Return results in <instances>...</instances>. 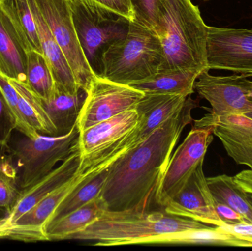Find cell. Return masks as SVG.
<instances>
[{
  "instance_id": "cell-1",
  "label": "cell",
  "mask_w": 252,
  "mask_h": 251,
  "mask_svg": "<svg viewBox=\"0 0 252 251\" xmlns=\"http://www.w3.org/2000/svg\"><path fill=\"white\" fill-rule=\"evenodd\" d=\"M198 106L199 100L189 96L182 109L113 162L100 195L107 211L151 209L173 149L185 127L193 122L191 112Z\"/></svg>"
},
{
  "instance_id": "cell-2",
  "label": "cell",
  "mask_w": 252,
  "mask_h": 251,
  "mask_svg": "<svg viewBox=\"0 0 252 251\" xmlns=\"http://www.w3.org/2000/svg\"><path fill=\"white\" fill-rule=\"evenodd\" d=\"M207 27L191 0H158L154 31L164 53L159 72L201 73L210 70L207 63Z\"/></svg>"
},
{
  "instance_id": "cell-3",
  "label": "cell",
  "mask_w": 252,
  "mask_h": 251,
  "mask_svg": "<svg viewBox=\"0 0 252 251\" xmlns=\"http://www.w3.org/2000/svg\"><path fill=\"white\" fill-rule=\"evenodd\" d=\"M199 221L159 211H105L85 229L68 240L95 242L94 246L148 244L153 237L192 228H206Z\"/></svg>"
},
{
  "instance_id": "cell-4",
  "label": "cell",
  "mask_w": 252,
  "mask_h": 251,
  "mask_svg": "<svg viewBox=\"0 0 252 251\" xmlns=\"http://www.w3.org/2000/svg\"><path fill=\"white\" fill-rule=\"evenodd\" d=\"M163 63L162 46L157 34L135 19L130 22L127 35L103 52L100 76L129 85L154 76Z\"/></svg>"
},
{
  "instance_id": "cell-5",
  "label": "cell",
  "mask_w": 252,
  "mask_h": 251,
  "mask_svg": "<svg viewBox=\"0 0 252 251\" xmlns=\"http://www.w3.org/2000/svg\"><path fill=\"white\" fill-rule=\"evenodd\" d=\"M120 155L111 149L81 157L73 176L52 192L31 210L8 225H0V239L26 243L47 241L44 225L63 199L96 174L112 165Z\"/></svg>"
},
{
  "instance_id": "cell-6",
  "label": "cell",
  "mask_w": 252,
  "mask_h": 251,
  "mask_svg": "<svg viewBox=\"0 0 252 251\" xmlns=\"http://www.w3.org/2000/svg\"><path fill=\"white\" fill-rule=\"evenodd\" d=\"M80 130L74 126L66 135L40 134L31 139L23 135L10 144L8 153L16 171L19 190L31 187L48 175L59 162H63L71 153L79 148Z\"/></svg>"
},
{
  "instance_id": "cell-7",
  "label": "cell",
  "mask_w": 252,
  "mask_h": 251,
  "mask_svg": "<svg viewBox=\"0 0 252 251\" xmlns=\"http://www.w3.org/2000/svg\"><path fill=\"white\" fill-rule=\"evenodd\" d=\"M81 47L92 69L101 72L103 52L127 35L130 22L92 0H69Z\"/></svg>"
},
{
  "instance_id": "cell-8",
  "label": "cell",
  "mask_w": 252,
  "mask_h": 251,
  "mask_svg": "<svg viewBox=\"0 0 252 251\" xmlns=\"http://www.w3.org/2000/svg\"><path fill=\"white\" fill-rule=\"evenodd\" d=\"M56 42L64 54L80 88L87 91L96 74L81 47L69 0H35Z\"/></svg>"
},
{
  "instance_id": "cell-9",
  "label": "cell",
  "mask_w": 252,
  "mask_h": 251,
  "mask_svg": "<svg viewBox=\"0 0 252 251\" xmlns=\"http://www.w3.org/2000/svg\"><path fill=\"white\" fill-rule=\"evenodd\" d=\"M87 93L77 121L80 132L126 111L134 109L145 95L130 85L113 82L100 75L94 77Z\"/></svg>"
},
{
  "instance_id": "cell-10",
  "label": "cell",
  "mask_w": 252,
  "mask_h": 251,
  "mask_svg": "<svg viewBox=\"0 0 252 251\" xmlns=\"http://www.w3.org/2000/svg\"><path fill=\"white\" fill-rule=\"evenodd\" d=\"M213 140L211 127H192L183 142L170 157L156 195L155 203L162 208L166 200L186 184L198 165L204 162Z\"/></svg>"
},
{
  "instance_id": "cell-11",
  "label": "cell",
  "mask_w": 252,
  "mask_h": 251,
  "mask_svg": "<svg viewBox=\"0 0 252 251\" xmlns=\"http://www.w3.org/2000/svg\"><path fill=\"white\" fill-rule=\"evenodd\" d=\"M242 74L215 76L204 70L198 75L194 89L209 102L210 113L214 116L242 115L252 111L250 97L251 80Z\"/></svg>"
},
{
  "instance_id": "cell-12",
  "label": "cell",
  "mask_w": 252,
  "mask_h": 251,
  "mask_svg": "<svg viewBox=\"0 0 252 251\" xmlns=\"http://www.w3.org/2000/svg\"><path fill=\"white\" fill-rule=\"evenodd\" d=\"M209 69L252 75V29L207 27Z\"/></svg>"
},
{
  "instance_id": "cell-13",
  "label": "cell",
  "mask_w": 252,
  "mask_h": 251,
  "mask_svg": "<svg viewBox=\"0 0 252 251\" xmlns=\"http://www.w3.org/2000/svg\"><path fill=\"white\" fill-rule=\"evenodd\" d=\"M161 209L170 215L190 218L207 225L221 226L213 195L203 171V163L198 165L183 187L169 197Z\"/></svg>"
},
{
  "instance_id": "cell-14",
  "label": "cell",
  "mask_w": 252,
  "mask_h": 251,
  "mask_svg": "<svg viewBox=\"0 0 252 251\" xmlns=\"http://www.w3.org/2000/svg\"><path fill=\"white\" fill-rule=\"evenodd\" d=\"M193 122L195 128L211 127L235 163L252 170V119L244 115L219 116L207 113Z\"/></svg>"
},
{
  "instance_id": "cell-15",
  "label": "cell",
  "mask_w": 252,
  "mask_h": 251,
  "mask_svg": "<svg viewBox=\"0 0 252 251\" xmlns=\"http://www.w3.org/2000/svg\"><path fill=\"white\" fill-rule=\"evenodd\" d=\"M81 162L80 149L71 153L62 165L55 168L48 175L25 190H21L8 215L0 225H8L31 210L52 192L63 185L73 176Z\"/></svg>"
},
{
  "instance_id": "cell-16",
  "label": "cell",
  "mask_w": 252,
  "mask_h": 251,
  "mask_svg": "<svg viewBox=\"0 0 252 251\" xmlns=\"http://www.w3.org/2000/svg\"><path fill=\"white\" fill-rule=\"evenodd\" d=\"M188 97L179 94L147 93L134 109L139 124L129 134L131 147L146 139L164 121L185 106Z\"/></svg>"
},
{
  "instance_id": "cell-17",
  "label": "cell",
  "mask_w": 252,
  "mask_h": 251,
  "mask_svg": "<svg viewBox=\"0 0 252 251\" xmlns=\"http://www.w3.org/2000/svg\"><path fill=\"white\" fill-rule=\"evenodd\" d=\"M135 109L126 111L80 132L81 157L104 150L124 139L139 124Z\"/></svg>"
},
{
  "instance_id": "cell-18",
  "label": "cell",
  "mask_w": 252,
  "mask_h": 251,
  "mask_svg": "<svg viewBox=\"0 0 252 251\" xmlns=\"http://www.w3.org/2000/svg\"><path fill=\"white\" fill-rule=\"evenodd\" d=\"M28 2L36 25L43 55L50 66L56 85L69 94H78L82 88L77 84L64 54L47 26L35 0H28Z\"/></svg>"
},
{
  "instance_id": "cell-19",
  "label": "cell",
  "mask_w": 252,
  "mask_h": 251,
  "mask_svg": "<svg viewBox=\"0 0 252 251\" xmlns=\"http://www.w3.org/2000/svg\"><path fill=\"white\" fill-rule=\"evenodd\" d=\"M28 53L11 21L0 7V72L26 84Z\"/></svg>"
},
{
  "instance_id": "cell-20",
  "label": "cell",
  "mask_w": 252,
  "mask_h": 251,
  "mask_svg": "<svg viewBox=\"0 0 252 251\" xmlns=\"http://www.w3.org/2000/svg\"><path fill=\"white\" fill-rule=\"evenodd\" d=\"M149 244L210 245L229 247H252V243L233 235L223 226L192 228L164 234L151 239Z\"/></svg>"
},
{
  "instance_id": "cell-21",
  "label": "cell",
  "mask_w": 252,
  "mask_h": 251,
  "mask_svg": "<svg viewBox=\"0 0 252 251\" xmlns=\"http://www.w3.org/2000/svg\"><path fill=\"white\" fill-rule=\"evenodd\" d=\"M87 91L80 90L71 94L56 85V91L50 100L40 102L56 129V136L66 135L76 125L78 116L87 97Z\"/></svg>"
},
{
  "instance_id": "cell-22",
  "label": "cell",
  "mask_w": 252,
  "mask_h": 251,
  "mask_svg": "<svg viewBox=\"0 0 252 251\" xmlns=\"http://www.w3.org/2000/svg\"><path fill=\"white\" fill-rule=\"evenodd\" d=\"M106 204L100 197L66 216L46 225L44 228L47 241L68 240L69 237L85 229L98 219L105 211Z\"/></svg>"
},
{
  "instance_id": "cell-23",
  "label": "cell",
  "mask_w": 252,
  "mask_h": 251,
  "mask_svg": "<svg viewBox=\"0 0 252 251\" xmlns=\"http://www.w3.org/2000/svg\"><path fill=\"white\" fill-rule=\"evenodd\" d=\"M200 74L192 71L159 72L148 79L129 85L145 94L166 93L189 97L195 91L194 84Z\"/></svg>"
},
{
  "instance_id": "cell-24",
  "label": "cell",
  "mask_w": 252,
  "mask_h": 251,
  "mask_svg": "<svg viewBox=\"0 0 252 251\" xmlns=\"http://www.w3.org/2000/svg\"><path fill=\"white\" fill-rule=\"evenodd\" d=\"M215 201L227 205L238 212L245 222L252 223V203L250 194L226 175L207 178Z\"/></svg>"
},
{
  "instance_id": "cell-25",
  "label": "cell",
  "mask_w": 252,
  "mask_h": 251,
  "mask_svg": "<svg viewBox=\"0 0 252 251\" xmlns=\"http://www.w3.org/2000/svg\"><path fill=\"white\" fill-rule=\"evenodd\" d=\"M0 7L11 21L27 50L43 54L28 0H0Z\"/></svg>"
},
{
  "instance_id": "cell-26",
  "label": "cell",
  "mask_w": 252,
  "mask_h": 251,
  "mask_svg": "<svg viewBox=\"0 0 252 251\" xmlns=\"http://www.w3.org/2000/svg\"><path fill=\"white\" fill-rule=\"evenodd\" d=\"M111 165L106 167L103 170L96 174L94 176L66 196L55 209L44 227L100 197V193L107 180Z\"/></svg>"
},
{
  "instance_id": "cell-27",
  "label": "cell",
  "mask_w": 252,
  "mask_h": 251,
  "mask_svg": "<svg viewBox=\"0 0 252 251\" xmlns=\"http://www.w3.org/2000/svg\"><path fill=\"white\" fill-rule=\"evenodd\" d=\"M27 85L44 100L52 98L56 91V82L42 53L31 50L28 53Z\"/></svg>"
},
{
  "instance_id": "cell-28",
  "label": "cell",
  "mask_w": 252,
  "mask_h": 251,
  "mask_svg": "<svg viewBox=\"0 0 252 251\" xmlns=\"http://www.w3.org/2000/svg\"><path fill=\"white\" fill-rule=\"evenodd\" d=\"M19 193L16 171L10 156L7 153L0 154V207L9 212Z\"/></svg>"
},
{
  "instance_id": "cell-29",
  "label": "cell",
  "mask_w": 252,
  "mask_h": 251,
  "mask_svg": "<svg viewBox=\"0 0 252 251\" xmlns=\"http://www.w3.org/2000/svg\"><path fill=\"white\" fill-rule=\"evenodd\" d=\"M0 91L8 106L16 123V130L22 135L32 138L29 130L25 126L19 109V93L10 82V78L0 72Z\"/></svg>"
},
{
  "instance_id": "cell-30",
  "label": "cell",
  "mask_w": 252,
  "mask_h": 251,
  "mask_svg": "<svg viewBox=\"0 0 252 251\" xmlns=\"http://www.w3.org/2000/svg\"><path fill=\"white\" fill-rule=\"evenodd\" d=\"M16 123L0 91V154L7 153Z\"/></svg>"
},
{
  "instance_id": "cell-31",
  "label": "cell",
  "mask_w": 252,
  "mask_h": 251,
  "mask_svg": "<svg viewBox=\"0 0 252 251\" xmlns=\"http://www.w3.org/2000/svg\"><path fill=\"white\" fill-rule=\"evenodd\" d=\"M136 20L154 29L157 20L158 0H131Z\"/></svg>"
},
{
  "instance_id": "cell-32",
  "label": "cell",
  "mask_w": 252,
  "mask_h": 251,
  "mask_svg": "<svg viewBox=\"0 0 252 251\" xmlns=\"http://www.w3.org/2000/svg\"><path fill=\"white\" fill-rule=\"evenodd\" d=\"M114 13L133 22L136 19L134 9L130 0H92Z\"/></svg>"
},
{
  "instance_id": "cell-33",
  "label": "cell",
  "mask_w": 252,
  "mask_h": 251,
  "mask_svg": "<svg viewBox=\"0 0 252 251\" xmlns=\"http://www.w3.org/2000/svg\"><path fill=\"white\" fill-rule=\"evenodd\" d=\"M215 206L219 218L225 224H235L244 222L242 217L227 205L215 201Z\"/></svg>"
},
{
  "instance_id": "cell-34",
  "label": "cell",
  "mask_w": 252,
  "mask_h": 251,
  "mask_svg": "<svg viewBox=\"0 0 252 251\" xmlns=\"http://www.w3.org/2000/svg\"><path fill=\"white\" fill-rule=\"evenodd\" d=\"M221 226L233 235L252 243V223L244 221L238 223L224 224Z\"/></svg>"
},
{
  "instance_id": "cell-35",
  "label": "cell",
  "mask_w": 252,
  "mask_h": 251,
  "mask_svg": "<svg viewBox=\"0 0 252 251\" xmlns=\"http://www.w3.org/2000/svg\"><path fill=\"white\" fill-rule=\"evenodd\" d=\"M235 182L241 186L247 193L252 194V170L247 169L239 172L234 176Z\"/></svg>"
},
{
  "instance_id": "cell-36",
  "label": "cell",
  "mask_w": 252,
  "mask_h": 251,
  "mask_svg": "<svg viewBox=\"0 0 252 251\" xmlns=\"http://www.w3.org/2000/svg\"><path fill=\"white\" fill-rule=\"evenodd\" d=\"M8 215V212L5 209L0 207V221H2L3 219L6 218Z\"/></svg>"
},
{
  "instance_id": "cell-37",
  "label": "cell",
  "mask_w": 252,
  "mask_h": 251,
  "mask_svg": "<svg viewBox=\"0 0 252 251\" xmlns=\"http://www.w3.org/2000/svg\"><path fill=\"white\" fill-rule=\"evenodd\" d=\"M244 116H247V117L252 119V111L251 112H247V113H244Z\"/></svg>"
},
{
  "instance_id": "cell-38",
  "label": "cell",
  "mask_w": 252,
  "mask_h": 251,
  "mask_svg": "<svg viewBox=\"0 0 252 251\" xmlns=\"http://www.w3.org/2000/svg\"><path fill=\"white\" fill-rule=\"evenodd\" d=\"M251 77H252V75ZM250 97H252V81L251 82V87H250Z\"/></svg>"
},
{
  "instance_id": "cell-39",
  "label": "cell",
  "mask_w": 252,
  "mask_h": 251,
  "mask_svg": "<svg viewBox=\"0 0 252 251\" xmlns=\"http://www.w3.org/2000/svg\"><path fill=\"white\" fill-rule=\"evenodd\" d=\"M130 1H131V0H130Z\"/></svg>"
}]
</instances>
